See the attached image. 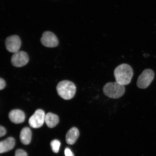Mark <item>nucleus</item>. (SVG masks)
Instances as JSON below:
<instances>
[{
    "mask_svg": "<svg viewBox=\"0 0 156 156\" xmlns=\"http://www.w3.org/2000/svg\"><path fill=\"white\" fill-rule=\"evenodd\" d=\"M15 140L12 137H9L0 142V153L8 152L12 150L15 145Z\"/></svg>",
    "mask_w": 156,
    "mask_h": 156,
    "instance_id": "9d476101",
    "label": "nucleus"
},
{
    "mask_svg": "<svg viewBox=\"0 0 156 156\" xmlns=\"http://www.w3.org/2000/svg\"><path fill=\"white\" fill-rule=\"evenodd\" d=\"M41 41L44 46L50 48L56 47L58 44L57 37L50 31H46L43 33Z\"/></svg>",
    "mask_w": 156,
    "mask_h": 156,
    "instance_id": "6e6552de",
    "label": "nucleus"
},
{
    "mask_svg": "<svg viewBox=\"0 0 156 156\" xmlns=\"http://www.w3.org/2000/svg\"><path fill=\"white\" fill-rule=\"evenodd\" d=\"M32 132L30 128L25 127L21 130L20 138L21 142L24 145H28L32 139Z\"/></svg>",
    "mask_w": 156,
    "mask_h": 156,
    "instance_id": "f8f14e48",
    "label": "nucleus"
},
{
    "mask_svg": "<svg viewBox=\"0 0 156 156\" xmlns=\"http://www.w3.org/2000/svg\"><path fill=\"white\" fill-rule=\"evenodd\" d=\"M9 117L11 122L16 124L24 122L25 118L24 112L19 109L11 110L9 113Z\"/></svg>",
    "mask_w": 156,
    "mask_h": 156,
    "instance_id": "1a4fd4ad",
    "label": "nucleus"
},
{
    "mask_svg": "<svg viewBox=\"0 0 156 156\" xmlns=\"http://www.w3.org/2000/svg\"><path fill=\"white\" fill-rule=\"evenodd\" d=\"M6 85V83L5 80L1 78L0 79V89L1 90L4 89Z\"/></svg>",
    "mask_w": 156,
    "mask_h": 156,
    "instance_id": "a211bd4d",
    "label": "nucleus"
},
{
    "mask_svg": "<svg viewBox=\"0 0 156 156\" xmlns=\"http://www.w3.org/2000/svg\"><path fill=\"white\" fill-rule=\"evenodd\" d=\"M58 94L65 100H70L73 98L76 94V87L71 81L64 80L60 82L56 87Z\"/></svg>",
    "mask_w": 156,
    "mask_h": 156,
    "instance_id": "f03ea898",
    "label": "nucleus"
},
{
    "mask_svg": "<svg viewBox=\"0 0 156 156\" xmlns=\"http://www.w3.org/2000/svg\"><path fill=\"white\" fill-rule=\"evenodd\" d=\"M29 60V56L26 52L18 51L15 52L12 56L11 62L15 67H21L26 65Z\"/></svg>",
    "mask_w": 156,
    "mask_h": 156,
    "instance_id": "423d86ee",
    "label": "nucleus"
},
{
    "mask_svg": "<svg viewBox=\"0 0 156 156\" xmlns=\"http://www.w3.org/2000/svg\"><path fill=\"white\" fill-rule=\"evenodd\" d=\"M103 93L111 98L118 99L121 97L125 92L124 86L115 82H110L106 84L103 89Z\"/></svg>",
    "mask_w": 156,
    "mask_h": 156,
    "instance_id": "7ed1b4c3",
    "label": "nucleus"
},
{
    "mask_svg": "<svg viewBox=\"0 0 156 156\" xmlns=\"http://www.w3.org/2000/svg\"><path fill=\"white\" fill-rule=\"evenodd\" d=\"M6 133V130L4 127L2 126H0V136L2 137L4 136Z\"/></svg>",
    "mask_w": 156,
    "mask_h": 156,
    "instance_id": "f3484780",
    "label": "nucleus"
},
{
    "mask_svg": "<svg viewBox=\"0 0 156 156\" xmlns=\"http://www.w3.org/2000/svg\"><path fill=\"white\" fill-rule=\"evenodd\" d=\"M155 76L154 72L151 69L144 70L138 77L136 85L140 89H145L149 87Z\"/></svg>",
    "mask_w": 156,
    "mask_h": 156,
    "instance_id": "20e7f679",
    "label": "nucleus"
},
{
    "mask_svg": "<svg viewBox=\"0 0 156 156\" xmlns=\"http://www.w3.org/2000/svg\"><path fill=\"white\" fill-rule=\"evenodd\" d=\"M45 122L49 128H53L58 124L59 118L57 115L48 112L46 115Z\"/></svg>",
    "mask_w": 156,
    "mask_h": 156,
    "instance_id": "ddd939ff",
    "label": "nucleus"
},
{
    "mask_svg": "<svg viewBox=\"0 0 156 156\" xmlns=\"http://www.w3.org/2000/svg\"><path fill=\"white\" fill-rule=\"evenodd\" d=\"M60 145V141L57 140H54L51 142L50 145L52 151L55 153H58L59 151Z\"/></svg>",
    "mask_w": 156,
    "mask_h": 156,
    "instance_id": "4468645a",
    "label": "nucleus"
},
{
    "mask_svg": "<svg viewBox=\"0 0 156 156\" xmlns=\"http://www.w3.org/2000/svg\"><path fill=\"white\" fill-rule=\"evenodd\" d=\"M45 115L43 110L41 109L36 110L34 114L29 119L28 122L29 125L34 128L41 127L45 122Z\"/></svg>",
    "mask_w": 156,
    "mask_h": 156,
    "instance_id": "39448f33",
    "label": "nucleus"
},
{
    "mask_svg": "<svg viewBox=\"0 0 156 156\" xmlns=\"http://www.w3.org/2000/svg\"><path fill=\"white\" fill-rule=\"evenodd\" d=\"M80 135L78 129L73 127L68 130L66 135V141L69 145H73L76 141Z\"/></svg>",
    "mask_w": 156,
    "mask_h": 156,
    "instance_id": "9b49d317",
    "label": "nucleus"
},
{
    "mask_svg": "<svg viewBox=\"0 0 156 156\" xmlns=\"http://www.w3.org/2000/svg\"><path fill=\"white\" fill-rule=\"evenodd\" d=\"M133 75V69L128 64H120L114 70V76L116 82L122 85L129 84Z\"/></svg>",
    "mask_w": 156,
    "mask_h": 156,
    "instance_id": "f257e3e1",
    "label": "nucleus"
},
{
    "mask_svg": "<svg viewBox=\"0 0 156 156\" xmlns=\"http://www.w3.org/2000/svg\"><path fill=\"white\" fill-rule=\"evenodd\" d=\"M65 156H74V154L69 148H66L64 151Z\"/></svg>",
    "mask_w": 156,
    "mask_h": 156,
    "instance_id": "dca6fc26",
    "label": "nucleus"
},
{
    "mask_svg": "<svg viewBox=\"0 0 156 156\" xmlns=\"http://www.w3.org/2000/svg\"><path fill=\"white\" fill-rule=\"evenodd\" d=\"M15 156H28V155L24 150L19 149L16 151Z\"/></svg>",
    "mask_w": 156,
    "mask_h": 156,
    "instance_id": "2eb2a0df",
    "label": "nucleus"
},
{
    "mask_svg": "<svg viewBox=\"0 0 156 156\" xmlns=\"http://www.w3.org/2000/svg\"><path fill=\"white\" fill-rule=\"evenodd\" d=\"M21 44V39L17 35H13L8 37L6 39L5 48L10 52L15 53L19 51Z\"/></svg>",
    "mask_w": 156,
    "mask_h": 156,
    "instance_id": "0eeeda50",
    "label": "nucleus"
}]
</instances>
